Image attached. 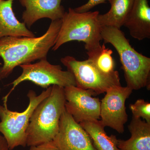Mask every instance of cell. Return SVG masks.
<instances>
[{
  "label": "cell",
  "instance_id": "6da1fadb",
  "mask_svg": "<svg viewBox=\"0 0 150 150\" xmlns=\"http://www.w3.org/2000/svg\"><path fill=\"white\" fill-rule=\"evenodd\" d=\"M62 20L51 21L46 33L38 37H11L0 38V80L7 78L14 69L35 60L47 59L48 51L55 44Z\"/></svg>",
  "mask_w": 150,
  "mask_h": 150
},
{
  "label": "cell",
  "instance_id": "7a4b0ae2",
  "mask_svg": "<svg viewBox=\"0 0 150 150\" xmlns=\"http://www.w3.org/2000/svg\"><path fill=\"white\" fill-rule=\"evenodd\" d=\"M64 88L52 86L51 93L33 112L26 131V145L37 146L53 141L59 132L60 118L66 109Z\"/></svg>",
  "mask_w": 150,
  "mask_h": 150
},
{
  "label": "cell",
  "instance_id": "3957f363",
  "mask_svg": "<svg viewBox=\"0 0 150 150\" xmlns=\"http://www.w3.org/2000/svg\"><path fill=\"white\" fill-rule=\"evenodd\" d=\"M104 43H110L118 52L127 86L138 90L150 85V58L137 52L120 29L101 26Z\"/></svg>",
  "mask_w": 150,
  "mask_h": 150
},
{
  "label": "cell",
  "instance_id": "277c9868",
  "mask_svg": "<svg viewBox=\"0 0 150 150\" xmlns=\"http://www.w3.org/2000/svg\"><path fill=\"white\" fill-rule=\"evenodd\" d=\"M98 11L78 13L69 8L62 19L61 28L52 50L56 51L63 44L76 40L85 43L87 51L100 46L102 40Z\"/></svg>",
  "mask_w": 150,
  "mask_h": 150
},
{
  "label": "cell",
  "instance_id": "5b68a950",
  "mask_svg": "<svg viewBox=\"0 0 150 150\" xmlns=\"http://www.w3.org/2000/svg\"><path fill=\"white\" fill-rule=\"evenodd\" d=\"M51 88L52 86L38 96L34 91L30 90L27 94L29 105L22 112L10 110L7 104L0 105V133L6 141L10 150L27 146L26 131L33 112L37 105L49 96Z\"/></svg>",
  "mask_w": 150,
  "mask_h": 150
},
{
  "label": "cell",
  "instance_id": "8992f818",
  "mask_svg": "<svg viewBox=\"0 0 150 150\" xmlns=\"http://www.w3.org/2000/svg\"><path fill=\"white\" fill-rule=\"evenodd\" d=\"M20 67L22 69V73L8 85L13 86L8 93L3 98L4 104H7L9 96L17 86L25 81H30L46 88L54 85L64 88L76 86L75 78L71 73L68 71H63L60 65L51 64L47 59H41L35 64L30 63L20 65Z\"/></svg>",
  "mask_w": 150,
  "mask_h": 150
},
{
  "label": "cell",
  "instance_id": "52a82bcc",
  "mask_svg": "<svg viewBox=\"0 0 150 150\" xmlns=\"http://www.w3.org/2000/svg\"><path fill=\"white\" fill-rule=\"evenodd\" d=\"M61 62L67 71L74 75L76 86L83 89L93 91L96 94L106 92L114 86H121L119 73L116 71L107 75L99 71L88 59L78 61L74 57L66 56Z\"/></svg>",
  "mask_w": 150,
  "mask_h": 150
},
{
  "label": "cell",
  "instance_id": "ba28073f",
  "mask_svg": "<svg viewBox=\"0 0 150 150\" xmlns=\"http://www.w3.org/2000/svg\"><path fill=\"white\" fill-rule=\"evenodd\" d=\"M133 90L128 87L114 86L107 90L100 103V124L122 134L128 121L125 102Z\"/></svg>",
  "mask_w": 150,
  "mask_h": 150
},
{
  "label": "cell",
  "instance_id": "9c48e42d",
  "mask_svg": "<svg viewBox=\"0 0 150 150\" xmlns=\"http://www.w3.org/2000/svg\"><path fill=\"white\" fill-rule=\"evenodd\" d=\"M64 91L66 110L77 123L99 121L101 102L93 97L97 95L94 91L74 86L64 88Z\"/></svg>",
  "mask_w": 150,
  "mask_h": 150
},
{
  "label": "cell",
  "instance_id": "30bf717a",
  "mask_svg": "<svg viewBox=\"0 0 150 150\" xmlns=\"http://www.w3.org/2000/svg\"><path fill=\"white\" fill-rule=\"evenodd\" d=\"M53 142L60 150H96L88 134L66 109L60 118L59 132Z\"/></svg>",
  "mask_w": 150,
  "mask_h": 150
},
{
  "label": "cell",
  "instance_id": "8fae6325",
  "mask_svg": "<svg viewBox=\"0 0 150 150\" xmlns=\"http://www.w3.org/2000/svg\"><path fill=\"white\" fill-rule=\"evenodd\" d=\"M25 8L22 15L23 23L28 28L38 20L48 18L53 21L62 19L65 9L62 0H19Z\"/></svg>",
  "mask_w": 150,
  "mask_h": 150
},
{
  "label": "cell",
  "instance_id": "7c38bea8",
  "mask_svg": "<svg viewBox=\"0 0 150 150\" xmlns=\"http://www.w3.org/2000/svg\"><path fill=\"white\" fill-rule=\"evenodd\" d=\"M123 26L135 39L150 38V8L148 0H134L131 12Z\"/></svg>",
  "mask_w": 150,
  "mask_h": 150
},
{
  "label": "cell",
  "instance_id": "4fadbf2b",
  "mask_svg": "<svg viewBox=\"0 0 150 150\" xmlns=\"http://www.w3.org/2000/svg\"><path fill=\"white\" fill-rule=\"evenodd\" d=\"M14 0H0V38L11 37H35L24 23L17 19L13 10Z\"/></svg>",
  "mask_w": 150,
  "mask_h": 150
},
{
  "label": "cell",
  "instance_id": "5bb4252c",
  "mask_svg": "<svg viewBox=\"0 0 150 150\" xmlns=\"http://www.w3.org/2000/svg\"><path fill=\"white\" fill-rule=\"evenodd\" d=\"M131 138L118 140L117 146L121 150H150V123L132 116L128 126Z\"/></svg>",
  "mask_w": 150,
  "mask_h": 150
},
{
  "label": "cell",
  "instance_id": "9a60e30c",
  "mask_svg": "<svg viewBox=\"0 0 150 150\" xmlns=\"http://www.w3.org/2000/svg\"><path fill=\"white\" fill-rule=\"evenodd\" d=\"M110 8L106 13L98 15L100 26H110L120 29L131 12L134 0H108Z\"/></svg>",
  "mask_w": 150,
  "mask_h": 150
},
{
  "label": "cell",
  "instance_id": "2e32d148",
  "mask_svg": "<svg viewBox=\"0 0 150 150\" xmlns=\"http://www.w3.org/2000/svg\"><path fill=\"white\" fill-rule=\"evenodd\" d=\"M79 124L90 137L96 150H121L117 146L118 139L116 136H108L105 131V127L100 124L99 121H84Z\"/></svg>",
  "mask_w": 150,
  "mask_h": 150
},
{
  "label": "cell",
  "instance_id": "e0dca14e",
  "mask_svg": "<svg viewBox=\"0 0 150 150\" xmlns=\"http://www.w3.org/2000/svg\"><path fill=\"white\" fill-rule=\"evenodd\" d=\"M112 53V50L106 48L105 43L86 52L88 59L99 71L107 75L112 74L116 71L114 70L115 62Z\"/></svg>",
  "mask_w": 150,
  "mask_h": 150
},
{
  "label": "cell",
  "instance_id": "ac0fdd59",
  "mask_svg": "<svg viewBox=\"0 0 150 150\" xmlns=\"http://www.w3.org/2000/svg\"><path fill=\"white\" fill-rule=\"evenodd\" d=\"M130 108L133 117L143 118L147 123H150V103L144 99L137 100L134 104H131Z\"/></svg>",
  "mask_w": 150,
  "mask_h": 150
},
{
  "label": "cell",
  "instance_id": "d6986e66",
  "mask_svg": "<svg viewBox=\"0 0 150 150\" xmlns=\"http://www.w3.org/2000/svg\"><path fill=\"white\" fill-rule=\"evenodd\" d=\"M108 0H88L87 3L83 5L74 9L75 11L78 13H84L89 11L91 9L100 4L106 2Z\"/></svg>",
  "mask_w": 150,
  "mask_h": 150
},
{
  "label": "cell",
  "instance_id": "ffe728a7",
  "mask_svg": "<svg viewBox=\"0 0 150 150\" xmlns=\"http://www.w3.org/2000/svg\"><path fill=\"white\" fill-rule=\"evenodd\" d=\"M29 150H60L53 141L37 146H31Z\"/></svg>",
  "mask_w": 150,
  "mask_h": 150
},
{
  "label": "cell",
  "instance_id": "44dd1931",
  "mask_svg": "<svg viewBox=\"0 0 150 150\" xmlns=\"http://www.w3.org/2000/svg\"><path fill=\"white\" fill-rule=\"evenodd\" d=\"M0 150H10L5 139L0 134Z\"/></svg>",
  "mask_w": 150,
  "mask_h": 150
},
{
  "label": "cell",
  "instance_id": "7402d4cb",
  "mask_svg": "<svg viewBox=\"0 0 150 150\" xmlns=\"http://www.w3.org/2000/svg\"><path fill=\"white\" fill-rule=\"evenodd\" d=\"M1 89L0 88V93H1Z\"/></svg>",
  "mask_w": 150,
  "mask_h": 150
}]
</instances>
